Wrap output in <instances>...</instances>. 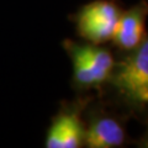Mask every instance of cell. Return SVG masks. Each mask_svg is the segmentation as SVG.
Segmentation results:
<instances>
[{"instance_id": "6da1fadb", "label": "cell", "mask_w": 148, "mask_h": 148, "mask_svg": "<svg viewBox=\"0 0 148 148\" xmlns=\"http://www.w3.org/2000/svg\"><path fill=\"white\" fill-rule=\"evenodd\" d=\"M108 84L128 108H148V37L115 63Z\"/></svg>"}, {"instance_id": "7a4b0ae2", "label": "cell", "mask_w": 148, "mask_h": 148, "mask_svg": "<svg viewBox=\"0 0 148 148\" xmlns=\"http://www.w3.org/2000/svg\"><path fill=\"white\" fill-rule=\"evenodd\" d=\"M63 48L73 67L72 84L78 91L100 89L108 84L115 59L110 51L101 45L64 40Z\"/></svg>"}, {"instance_id": "3957f363", "label": "cell", "mask_w": 148, "mask_h": 148, "mask_svg": "<svg viewBox=\"0 0 148 148\" xmlns=\"http://www.w3.org/2000/svg\"><path fill=\"white\" fill-rule=\"evenodd\" d=\"M121 8L115 0H92L83 5L72 20L79 37L90 43L104 45L112 40Z\"/></svg>"}, {"instance_id": "277c9868", "label": "cell", "mask_w": 148, "mask_h": 148, "mask_svg": "<svg viewBox=\"0 0 148 148\" xmlns=\"http://www.w3.org/2000/svg\"><path fill=\"white\" fill-rule=\"evenodd\" d=\"M89 98L63 103L52 117L47 130L45 146L47 148H79L84 146L85 121L83 112Z\"/></svg>"}, {"instance_id": "5b68a950", "label": "cell", "mask_w": 148, "mask_h": 148, "mask_svg": "<svg viewBox=\"0 0 148 148\" xmlns=\"http://www.w3.org/2000/svg\"><path fill=\"white\" fill-rule=\"evenodd\" d=\"M126 142V128L119 117L100 108L88 112L84 146L89 148H116Z\"/></svg>"}, {"instance_id": "8992f818", "label": "cell", "mask_w": 148, "mask_h": 148, "mask_svg": "<svg viewBox=\"0 0 148 148\" xmlns=\"http://www.w3.org/2000/svg\"><path fill=\"white\" fill-rule=\"evenodd\" d=\"M148 17V1L140 3L125 11H121L112 36L115 46L122 52L136 49L147 38L146 20Z\"/></svg>"}, {"instance_id": "52a82bcc", "label": "cell", "mask_w": 148, "mask_h": 148, "mask_svg": "<svg viewBox=\"0 0 148 148\" xmlns=\"http://www.w3.org/2000/svg\"><path fill=\"white\" fill-rule=\"evenodd\" d=\"M138 146L142 147V148H148V127L146 128L145 133L142 135L140 142H138Z\"/></svg>"}]
</instances>
